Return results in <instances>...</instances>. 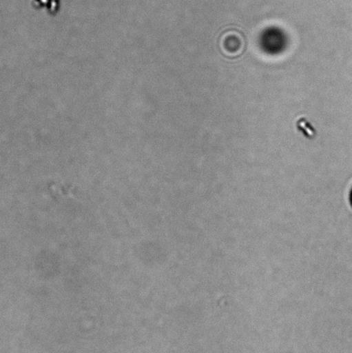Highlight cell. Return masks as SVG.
Returning a JSON list of instances; mask_svg holds the SVG:
<instances>
[{"instance_id": "cell-1", "label": "cell", "mask_w": 352, "mask_h": 353, "mask_svg": "<svg viewBox=\"0 0 352 353\" xmlns=\"http://www.w3.org/2000/svg\"><path fill=\"white\" fill-rule=\"evenodd\" d=\"M351 202H352V193H351Z\"/></svg>"}]
</instances>
